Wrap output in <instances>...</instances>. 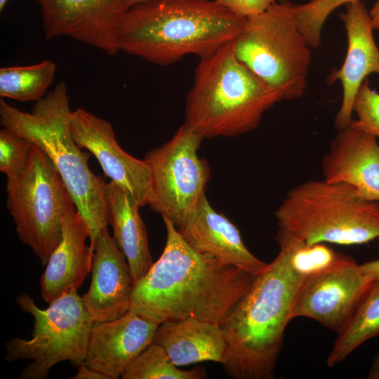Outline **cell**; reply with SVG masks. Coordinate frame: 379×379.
I'll list each match as a JSON object with an SVG mask.
<instances>
[{"label": "cell", "instance_id": "obj_1", "mask_svg": "<svg viewBox=\"0 0 379 379\" xmlns=\"http://www.w3.org/2000/svg\"><path fill=\"white\" fill-rule=\"evenodd\" d=\"M163 220L164 249L133 284L130 311L159 324L189 318L219 324L256 276L199 252L171 221Z\"/></svg>", "mask_w": 379, "mask_h": 379}, {"label": "cell", "instance_id": "obj_2", "mask_svg": "<svg viewBox=\"0 0 379 379\" xmlns=\"http://www.w3.org/2000/svg\"><path fill=\"white\" fill-rule=\"evenodd\" d=\"M250 289L221 319L227 343L221 364L236 379H270L281 353L285 329L306 279L292 266L282 246Z\"/></svg>", "mask_w": 379, "mask_h": 379}, {"label": "cell", "instance_id": "obj_3", "mask_svg": "<svg viewBox=\"0 0 379 379\" xmlns=\"http://www.w3.org/2000/svg\"><path fill=\"white\" fill-rule=\"evenodd\" d=\"M245 19L213 0H150L126 12L119 48L168 65L190 54L206 56L234 41Z\"/></svg>", "mask_w": 379, "mask_h": 379}, {"label": "cell", "instance_id": "obj_4", "mask_svg": "<svg viewBox=\"0 0 379 379\" xmlns=\"http://www.w3.org/2000/svg\"><path fill=\"white\" fill-rule=\"evenodd\" d=\"M72 111L65 82L36 101L31 113L22 112L0 99L1 125L39 146L60 173L89 232L94 251L97 238L107 227L106 183L88 166L70 130Z\"/></svg>", "mask_w": 379, "mask_h": 379}, {"label": "cell", "instance_id": "obj_5", "mask_svg": "<svg viewBox=\"0 0 379 379\" xmlns=\"http://www.w3.org/2000/svg\"><path fill=\"white\" fill-rule=\"evenodd\" d=\"M281 100L237 58L232 41L200 58L184 124L204 138L234 137L257 128L264 113Z\"/></svg>", "mask_w": 379, "mask_h": 379}, {"label": "cell", "instance_id": "obj_6", "mask_svg": "<svg viewBox=\"0 0 379 379\" xmlns=\"http://www.w3.org/2000/svg\"><path fill=\"white\" fill-rule=\"evenodd\" d=\"M279 228L307 244L357 245L379 238V201L343 182L311 180L290 190L274 213Z\"/></svg>", "mask_w": 379, "mask_h": 379}, {"label": "cell", "instance_id": "obj_7", "mask_svg": "<svg viewBox=\"0 0 379 379\" xmlns=\"http://www.w3.org/2000/svg\"><path fill=\"white\" fill-rule=\"evenodd\" d=\"M292 6L276 1L246 18L233 41L237 58L282 100L302 96L311 63V47L296 25Z\"/></svg>", "mask_w": 379, "mask_h": 379}, {"label": "cell", "instance_id": "obj_8", "mask_svg": "<svg viewBox=\"0 0 379 379\" xmlns=\"http://www.w3.org/2000/svg\"><path fill=\"white\" fill-rule=\"evenodd\" d=\"M6 178V204L18 237L46 265L75 204L54 164L34 143L25 163Z\"/></svg>", "mask_w": 379, "mask_h": 379}, {"label": "cell", "instance_id": "obj_9", "mask_svg": "<svg viewBox=\"0 0 379 379\" xmlns=\"http://www.w3.org/2000/svg\"><path fill=\"white\" fill-rule=\"evenodd\" d=\"M20 309L34 317L30 339L12 338L5 343L8 362L31 360L22 371V379L46 378L58 363L84 362L91 329L94 323L77 291L66 293L39 308L25 293L16 298Z\"/></svg>", "mask_w": 379, "mask_h": 379}, {"label": "cell", "instance_id": "obj_10", "mask_svg": "<svg viewBox=\"0 0 379 379\" xmlns=\"http://www.w3.org/2000/svg\"><path fill=\"white\" fill-rule=\"evenodd\" d=\"M204 139L183 124L168 142L144 158L151 171L152 201L149 206L177 229L193 213L211 177L207 161L197 154Z\"/></svg>", "mask_w": 379, "mask_h": 379}, {"label": "cell", "instance_id": "obj_11", "mask_svg": "<svg viewBox=\"0 0 379 379\" xmlns=\"http://www.w3.org/2000/svg\"><path fill=\"white\" fill-rule=\"evenodd\" d=\"M46 39L69 36L109 55L119 51V31L127 0H36Z\"/></svg>", "mask_w": 379, "mask_h": 379}, {"label": "cell", "instance_id": "obj_12", "mask_svg": "<svg viewBox=\"0 0 379 379\" xmlns=\"http://www.w3.org/2000/svg\"><path fill=\"white\" fill-rule=\"evenodd\" d=\"M70 130L76 143L98 161L105 175L127 190L140 207L152 201L151 171L143 159L126 153L109 122L79 108L72 112Z\"/></svg>", "mask_w": 379, "mask_h": 379}, {"label": "cell", "instance_id": "obj_13", "mask_svg": "<svg viewBox=\"0 0 379 379\" xmlns=\"http://www.w3.org/2000/svg\"><path fill=\"white\" fill-rule=\"evenodd\" d=\"M373 281L357 262L307 278L297 295L292 319L307 317L338 333L354 312Z\"/></svg>", "mask_w": 379, "mask_h": 379}, {"label": "cell", "instance_id": "obj_14", "mask_svg": "<svg viewBox=\"0 0 379 379\" xmlns=\"http://www.w3.org/2000/svg\"><path fill=\"white\" fill-rule=\"evenodd\" d=\"M346 5L345 11L339 14L344 23L347 38L345 61L340 69H333L327 77L328 84L339 80L343 86V100L336 114L338 130L347 127L352 120V106L355 95L370 74L379 76V48L369 12L364 1L355 0Z\"/></svg>", "mask_w": 379, "mask_h": 379}, {"label": "cell", "instance_id": "obj_15", "mask_svg": "<svg viewBox=\"0 0 379 379\" xmlns=\"http://www.w3.org/2000/svg\"><path fill=\"white\" fill-rule=\"evenodd\" d=\"M133 286L126 256L105 227L94 246L90 286L81 296L93 321H112L128 312Z\"/></svg>", "mask_w": 379, "mask_h": 379}, {"label": "cell", "instance_id": "obj_16", "mask_svg": "<svg viewBox=\"0 0 379 379\" xmlns=\"http://www.w3.org/2000/svg\"><path fill=\"white\" fill-rule=\"evenodd\" d=\"M159 325L130 310L117 319L94 322L84 363L109 379L120 378L126 366L152 343Z\"/></svg>", "mask_w": 379, "mask_h": 379}, {"label": "cell", "instance_id": "obj_17", "mask_svg": "<svg viewBox=\"0 0 379 379\" xmlns=\"http://www.w3.org/2000/svg\"><path fill=\"white\" fill-rule=\"evenodd\" d=\"M323 179L352 186L363 197L379 201V143L350 125L338 130L321 161Z\"/></svg>", "mask_w": 379, "mask_h": 379}, {"label": "cell", "instance_id": "obj_18", "mask_svg": "<svg viewBox=\"0 0 379 379\" xmlns=\"http://www.w3.org/2000/svg\"><path fill=\"white\" fill-rule=\"evenodd\" d=\"M177 230L199 252L211 255L255 276L268 265L246 248L237 227L223 214L213 208L206 193L200 198L187 222Z\"/></svg>", "mask_w": 379, "mask_h": 379}, {"label": "cell", "instance_id": "obj_19", "mask_svg": "<svg viewBox=\"0 0 379 379\" xmlns=\"http://www.w3.org/2000/svg\"><path fill=\"white\" fill-rule=\"evenodd\" d=\"M88 227L72 207L62 223V239L51 254L40 280L41 298L48 304L60 296L77 291L91 272L94 251L86 245Z\"/></svg>", "mask_w": 379, "mask_h": 379}, {"label": "cell", "instance_id": "obj_20", "mask_svg": "<svg viewBox=\"0 0 379 379\" xmlns=\"http://www.w3.org/2000/svg\"><path fill=\"white\" fill-rule=\"evenodd\" d=\"M152 343L162 346L177 366L223 362L227 343L218 324L194 318L161 324Z\"/></svg>", "mask_w": 379, "mask_h": 379}, {"label": "cell", "instance_id": "obj_21", "mask_svg": "<svg viewBox=\"0 0 379 379\" xmlns=\"http://www.w3.org/2000/svg\"><path fill=\"white\" fill-rule=\"evenodd\" d=\"M105 196L107 222L112 227L114 241L128 262L134 284L153 263L140 206L127 190L113 181L106 184Z\"/></svg>", "mask_w": 379, "mask_h": 379}, {"label": "cell", "instance_id": "obj_22", "mask_svg": "<svg viewBox=\"0 0 379 379\" xmlns=\"http://www.w3.org/2000/svg\"><path fill=\"white\" fill-rule=\"evenodd\" d=\"M379 336V279H374L354 312L338 333L327 358L333 367L367 340Z\"/></svg>", "mask_w": 379, "mask_h": 379}, {"label": "cell", "instance_id": "obj_23", "mask_svg": "<svg viewBox=\"0 0 379 379\" xmlns=\"http://www.w3.org/2000/svg\"><path fill=\"white\" fill-rule=\"evenodd\" d=\"M55 71V64L48 59L31 65L1 67L0 95L20 102L38 101L46 95Z\"/></svg>", "mask_w": 379, "mask_h": 379}, {"label": "cell", "instance_id": "obj_24", "mask_svg": "<svg viewBox=\"0 0 379 379\" xmlns=\"http://www.w3.org/2000/svg\"><path fill=\"white\" fill-rule=\"evenodd\" d=\"M204 368L197 366L190 371L178 368L164 348L152 343L124 369L123 379H203Z\"/></svg>", "mask_w": 379, "mask_h": 379}, {"label": "cell", "instance_id": "obj_25", "mask_svg": "<svg viewBox=\"0 0 379 379\" xmlns=\"http://www.w3.org/2000/svg\"><path fill=\"white\" fill-rule=\"evenodd\" d=\"M355 0H310L292 6L296 25L311 48L321 46L322 27L328 15L339 6Z\"/></svg>", "mask_w": 379, "mask_h": 379}, {"label": "cell", "instance_id": "obj_26", "mask_svg": "<svg viewBox=\"0 0 379 379\" xmlns=\"http://www.w3.org/2000/svg\"><path fill=\"white\" fill-rule=\"evenodd\" d=\"M352 112L357 119H352L350 125L379 139V93L371 88L367 78L355 95Z\"/></svg>", "mask_w": 379, "mask_h": 379}, {"label": "cell", "instance_id": "obj_27", "mask_svg": "<svg viewBox=\"0 0 379 379\" xmlns=\"http://www.w3.org/2000/svg\"><path fill=\"white\" fill-rule=\"evenodd\" d=\"M33 143L7 128L0 131V171L6 175L26 161Z\"/></svg>", "mask_w": 379, "mask_h": 379}, {"label": "cell", "instance_id": "obj_28", "mask_svg": "<svg viewBox=\"0 0 379 379\" xmlns=\"http://www.w3.org/2000/svg\"><path fill=\"white\" fill-rule=\"evenodd\" d=\"M218 5L227 8L233 13L248 18L258 14L272 4L275 0H213Z\"/></svg>", "mask_w": 379, "mask_h": 379}, {"label": "cell", "instance_id": "obj_29", "mask_svg": "<svg viewBox=\"0 0 379 379\" xmlns=\"http://www.w3.org/2000/svg\"><path fill=\"white\" fill-rule=\"evenodd\" d=\"M73 379H109L106 375L102 372L95 370L84 362L77 366L76 375L72 377Z\"/></svg>", "mask_w": 379, "mask_h": 379}, {"label": "cell", "instance_id": "obj_30", "mask_svg": "<svg viewBox=\"0 0 379 379\" xmlns=\"http://www.w3.org/2000/svg\"><path fill=\"white\" fill-rule=\"evenodd\" d=\"M364 274L371 280L379 279V258L360 265Z\"/></svg>", "mask_w": 379, "mask_h": 379}, {"label": "cell", "instance_id": "obj_31", "mask_svg": "<svg viewBox=\"0 0 379 379\" xmlns=\"http://www.w3.org/2000/svg\"><path fill=\"white\" fill-rule=\"evenodd\" d=\"M374 29L379 30V0H378L369 11Z\"/></svg>", "mask_w": 379, "mask_h": 379}, {"label": "cell", "instance_id": "obj_32", "mask_svg": "<svg viewBox=\"0 0 379 379\" xmlns=\"http://www.w3.org/2000/svg\"><path fill=\"white\" fill-rule=\"evenodd\" d=\"M368 378L379 379V353L375 356L373 360Z\"/></svg>", "mask_w": 379, "mask_h": 379}, {"label": "cell", "instance_id": "obj_33", "mask_svg": "<svg viewBox=\"0 0 379 379\" xmlns=\"http://www.w3.org/2000/svg\"><path fill=\"white\" fill-rule=\"evenodd\" d=\"M127 1H128V4L129 7H131V6H132L133 5H135V4H140V3H142V2H145V1H150V0H127Z\"/></svg>", "mask_w": 379, "mask_h": 379}, {"label": "cell", "instance_id": "obj_34", "mask_svg": "<svg viewBox=\"0 0 379 379\" xmlns=\"http://www.w3.org/2000/svg\"><path fill=\"white\" fill-rule=\"evenodd\" d=\"M8 0H0V11L1 12Z\"/></svg>", "mask_w": 379, "mask_h": 379}]
</instances>
